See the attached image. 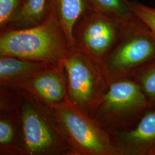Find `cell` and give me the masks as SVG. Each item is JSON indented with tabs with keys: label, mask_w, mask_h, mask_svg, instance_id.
I'll return each instance as SVG.
<instances>
[{
	"label": "cell",
	"mask_w": 155,
	"mask_h": 155,
	"mask_svg": "<svg viewBox=\"0 0 155 155\" xmlns=\"http://www.w3.org/2000/svg\"><path fill=\"white\" fill-rule=\"evenodd\" d=\"M16 89V110L24 155H75L54 107Z\"/></svg>",
	"instance_id": "6da1fadb"
},
{
	"label": "cell",
	"mask_w": 155,
	"mask_h": 155,
	"mask_svg": "<svg viewBox=\"0 0 155 155\" xmlns=\"http://www.w3.org/2000/svg\"><path fill=\"white\" fill-rule=\"evenodd\" d=\"M72 47L61 25L51 15L35 27L0 31V55L63 65Z\"/></svg>",
	"instance_id": "7a4b0ae2"
},
{
	"label": "cell",
	"mask_w": 155,
	"mask_h": 155,
	"mask_svg": "<svg viewBox=\"0 0 155 155\" xmlns=\"http://www.w3.org/2000/svg\"><path fill=\"white\" fill-rule=\"evenodd\" d=\"M152 106L131 78L109 80L90 117L107 132L133 127Z\"/></svg>",
	"instance_id": "3957f363"
},
{
	"label": "cell",
	"mask_w": 155,
	"mask_h": 155,
	"mask_svg": "<svg viewBox=\"0 0 155 155\" xmlns=\"http://www.w3.org/2000/svg\"><path fill=\"white\" fill-rule=\"evenodd\" d=\"M155 61V36L140 20L125 28L102 66L108 81L133 78Z\"/></svg>",
	"instance_id": "277c9868"
},
{
	"label": "cell",
	"mask_w": 155,
	"mask_h": 155,
	"mask_svg": "<svg viewBox=\"0 0 155 155\" xmlns=\"http://www.w3.org/2000/svg\"><path fill=\"white\" fill-rule=\"evenodd\" d=\"M63 66L68 99L90 116L108 83L102 65L83 50L72 46Z\"/></svg>",
	"instance_id": "5b68a950"
},
{
	"label": "cell",
	"mask_w": 155,
	"mask_h": 155,
	"mask_svg": "<svg viewBox=\"0 0 155 155\" xmlns=\"http://www.w3.org/2000/svg\"><path fill=\"white\" fill-rule=\"evenodd\" d=\"M52 106L75 155H117L107 132L68 98Z\"/></svg>",
	"instance_id": "8992f818"
},
{
	"label": "cell",
	"mask_w": 155,
	"mask_h": 155,
	"mask_svg": "<svg viewBox=\"0 0 155 155\" xmlns=\"http://www.w3.org/2000/svg\"><path fill=\"white\" fill-rule=\"evenodd\" d=\"M127 27L111 17L89 9L75 25L74 46L83 50L102 65Z\"/></svg>",
	"instance_id": "52a82bcc"
},
{
	"label": "cell",
	"mask_w": 155,
	"mask_h": 155,
	"mask_svg": "<svg viewBox=\"0 0 155 155\" xmlns=\"http://www.w3.org/2000/svg\"><path fill=\"white\" fill-rule=\"evenodd\" d=\"M107 133L117 155H155V105L132 127Z\"/></svg>",
	"instance_id": "ba28073f"
},
{
	"label": "cell",
	"mask_w": 155,
	"mask_h": 155,
	"mask_svg": "<svg viewBox=\"0 0 155 155\" xmlns=\"http://www.w3.org/2000/svg\"><path fill=\"white\" fill-rule=\"evenodd\" d=\"M18 89L28 91L51 105L68 98L66 74L63 65H53L34 74Z\"/></svg>",
	"instance_id": "9c48e42d"
},
{
	"label": "cell",
	"mask_w": 155,
	"mask_h": 155,
	"mask_svg": "<svg viewBox=\"0 0 155 155\" xmlns=\"http://www.w3.org/2000/svg\"><path fill=\"white\" fill-rule=\"evenodd\" d=\"M53 65L60 64L0 55V86L18 89L34 74Z\"/></svg>",
	"instance_id": "30bf717a"
},
{
	"label": "cell",
	"mask_w": 155,
	"mask_h": 155,
	"mask_svg": "<svg viewBox=\"0 0 155 155\" xmlns=\"http://www.w3.org/2000/svg\"><path fill=\"white\" fill-rule=\"evenodd\" d=\"M0 155H24L16 110L0 112Z\"/></svg>",
	"instance_id": "8fae6325"
},
{
	"label": "cell",
	"mask_w": 155,
	"mask_h": 155,
	"mask_svg": "<svg viewBox=\"0 0 155 155\" xmlns=\"http://www.w3.org/2000/svg\"><path fill=\"white\" fill-rule=\"evenodd\" d=\"M50 13L51 0H22L6 29H22L36 27L45 22Z\"/></svg>",
	"instance_id": "7c38bea8"
},
{
	"label": "cell",
	"mask_w": 155,
	"mask_h": 155,
	"mask_svg": "<svg viewBox=\"0 0 155 155\" xmlns=\"http://www.w3.org/2000/svg\"><path fill=\"white\" fill-rule=\"evenodd\" d=\"M90 9L86 0H51V13L74 45L73 31L78 19Z\"/></svg>",
	"instance_id": "4fadbf2b"
},
{
	"label": "cell",
	"mask_w": 155,
	"mask_h": 155,
	"mask_svg": "<svg viewBox=\"0 0 155 155\" xmlns=\"http://www.w3.org/2000/svg\"><path fill=\"white\" fill-rule=\"evenodd\" d=\"M89 8L128 26L140 21L128 5L127 0H86Z\"/></svg>",
	"instance_id": "5bb4252c"
},
{
	"label": "cell",
	"mask_w": 155,
	"mask_h": 155,
	"mask_svg": "<svg viewBox=\"0 0 155 155\" xmlns=\"http://www.w3.org/2000/svg\"><path fill=\"white\" fill-rule=\"evenodd\" d=\"M133 78L139 84L150 105H155V61Z\"/></svg>",
	"instance_id": "9a60e30c"
},
{
	"label": "cell",
	"mask_w": 155,
	"mask_h": 155,
	"mask_svg": "<svg viewBox=\"0 0 155 155\" xmlns=\"http://www.w3.org/2000/svg\"><path fill=\"white\" fill-rule=\"evenodd\" d=\"M127 2L133 13L150 28L155 37V8L136 1L127 0Z\"/></svg>",
	"instance_id": "2e32d148"
},
{
	"label": "cell",
	"mask_w": 155,
	"mask_h": 155,
	"mask_svg": "<svg viewBox=\"0 0 155 155\" xmlns=\"http://www.w3.org/2000/svg\"><path fill=\"white\" fill-rule=\"evenodd\" d=\"M22 0H0V31L9 27Z\"/></svg>",
	"instance_id": "e0dca14e"
}]
</instances>
